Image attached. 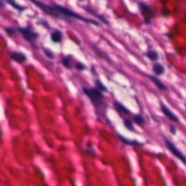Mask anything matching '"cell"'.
I'll return each mask as SVG.
<instances>
[{
	"label": "cell",
	"mask_w": 186,
	"mask_h": 186,
	"mask_svg": "<svg viewBox=\"0 0 186 186\" xmlns=\"http://www.w3.org/2000/svg\"><path fill=\"white\" fill-rule=\"evenodd\" d=\"M51 39H52V40L54 41V42H60L61 39H62V33H61L60 31H55L54 32L52 33Z\"/></svg>",
	"instance_id": "13"
},
{
	"label": "cell",
	"mask_w": 186,
	"mask_h": 186,
	"mask_svg": "<svg viewBox=\"0 0 186 186\" xmlns=\"http://www.w3.org/2000/svg\"><path fill=\"white\" fill-rule=\"evenodd\" d=\"M163 14L164 15H168L170 14V12L169 10H167L163 9Z\"/></svg>",
	"instance_id": "24"
},
{
	"label": "cell",
	"mask_w": 186,
	"mask_h": 186,
	"mask_svg": "<svg viewBox=\"0 0 186 186\" xmlns=\"http://www.w3.org/2000/svg\"><path fill=\"white\" fill-rule=\"evenodd\" d=\"M133 119L134 122L139 126L143 125V124L145 123V118L142 115H140V114H136V115H134L133 116Z\"/></svg>",
	"instance_id": "14"
},
{
	"label": "cell",
	"mask_w": 186,
	"mask_h": 186,
	"mask_svg": "<svg viewBox=\"0 0 186 186\" xmlns=\"http://www.w3.org/2000/svg\"><path fill=\"white\" fill-rule=\"evenodd\" d=\"M169 132L172 134H173V135L176 134V133H177V129H176L175 126H173V125L169 126Z\"/></svg>",
	"instance_id": "21"
},
{
	"label": "cell",
	"mask_w": 186,
	"mask_h": 186,
	"mask_svg": "<svg viewBox=\"0 0 186 186\" xmlns=\"http://www.w3.org/2000/svg\"><path fill=\"white\" fill-rule=\"evenodd\" d=\"M123 123H124V126H125V127L128 130H130V131H131V132L134 131V128L133 124H132L131 120L128 119V118H126V119L124 120Z\"/></svg>",
	"instance_id": "16"
},
{
	"label": "cell",
	"mask_w": 186,
	"mask_h": 186,
	"mask_svg": "<svg viewBox=\"0 0 186 186\" xmlns=\"http://www.w3.org/2000/svg\"><path fill=\"white\" fill-rule=\"evenodd\" d=\"M146 55H147V57L150 59V60H153V61H155L157 60L158 58H159V55H158V53L153 50L148 51Z\"/></svg>",
	"instance_id": "15"
},
{
	"label": "cell",
	"mask_w": 186,
	"mask_h": 186,
	"mask_svg": "<svg viewBox=\"0 0 186 186\" xmlns=\"http://www.w3.org/2000/svg\"><path fill=\"white\" fill-rule=\"evenodd\" d=\"M164 142H165L166 147H167V149L172 153V155L174 156H175V157L179 159L180 161H181V162H183V163L186 166L185 156L184 155V154L182 153V152L180 151V150L178 149L175 145H174L172 142H171L169 140L165 138V139H164Z\"/></svg>",
	"instance_id": "4"
},
{
	"label": "cell",
	"mask_w": 186,
	"mask_h": 186,
	"mask_svg": "<svg viewBox=\"0 0 186 186\" xmlns=\"http://www.w3.org/2000/svg\"><path fill=\"white\" fill-rule=\"evenodd\" d=\"M118 138H119L121 141L123 142V143L126 144V145H142V143H140V142L137 141V140H128L124 137H123V136L119 135V134H118Z\"/></svg>",
	"instance_id": "11"
},
{
	"label": "cell",
	"mask_w": 186,
	"mask_h": 186,
	"mask_svg": "<svg viewBox=\"0 0 186 186\" xmlns=\"http://www.w3.org/2000/svg\"><path fill=\"white\" fill-rule=\"evenodd\" d=\"M95 86L96 88L100 91H101V92H106L107 91V87L100 80L98 79L95 81Z\"/></svg>",
	"instance_id": "17"
},
{
	"label": "cell",
	"mask_w": 186,
	"mask_h": 186,
	"mask_svg": "<svg viewBox=\"0 0 186 186\" xmlns=\"http://www.w3.org/2000/svg\"><path fill=\"white\" fill-rule=\"evenodd\" d=\"M153 71L156 75H162L165 71V68L162 66L161 63H156L153 65Z\"/></svg>",
	"instance_id": "12"
},
{
	"label": "cell",
	"mask_w": 186,
	"mask_h": 186,
	"mask_svg": "<svg viewBox=\"0 0 186 186\" xmlns=\"http://www.w3.org/2000/svg\"><path fill=\"white\" fill-rule=\"evenodd\" d=\"M30 1L34 4V5H37V7H39L41 10L44 11L45 13H47V15L58 17V18L61 16V14L59 13V11L56 9L55 7H52V6L47 5V4L41 2L39 1V0H30Z\"/></svg>",
	"instance_id": "3"
},
{
	"label": "cell",
	"mask_w": 186,
	"mask_h": 186,
	"mask_svg": "<svg viewBox=\"0 0 186 186\" xmlns=\"http://www.w3.org/2000/svg\"><path fill=\"white\" fill-rule=\"evenodd\" d=\"M149 77H150V79L152 80V82L154 83V84H155L160 90H161V91H167V87L166 86V85L164 84V83L159 79H158L157 77L155 76H152V75L149 76Z\"/></svg>",
	"instance_id": "9"
},
{
	"label": "cell",
	"mask_w": 186,
	"mask_h": 186,
	"mask_svg": "<svg viewBox=\"0 0 186 186\" xmlns=\"http://www.w3.org/2000/svg\"><path fill=\"white\" fill-rule=\"evenodd\" d=\"M10 58L13 60L15 61V62L22 64V63H25L26 60V56L23 54V53L19 52H13L10 53Z\"/></svg>",
	"instance_id": "8"
},
{
	"label": "cell",
	"mask_w": 186,
	"mask_h": 186,
	"mask_svg": "<svg viewBox=\"0 0 186 186\" xmlns=\"http://www.w3.org/2000/svg\"><path fill=\"white\" fill-rule=\"evenodd\" d=\"M18 29L20 32L22 33L25 40H27L29 42H32L38 37V34L33 32L29 28H19Z\"/></svg>",
	"instance_id": "6"
},
{
	"label": "cell",
	"mask_w": 186,
	"mask_h": 186,
	"mask_svg": "<svg viewBox=\"0 0 186 186\" xmlns=\"http://www.w3.org/2000/svg\"><path fill=\"white\" fill-rule=\"evenodd\" d=\"M140 9L142 15L144 16L146 24H150L151 19L154 16V12L151 6L144 2L140 3Z\"/></svg>",
	"instance_id": "5"
},
{
	"label": "cell",
	"mask_w": 186,
	"mask_h": 186,
	"mask_svg": "<svg viewBox=\"0 0 186 186\" xmlns=\"http://www.w3.org/2000/svg\"><path fill=\"white\" fill-rule=\"evenodd\" d=\"M114 106L115 107L116 110H117L118 113H120V114H130V110H129L123 104L121 103L120 102L116 101H116L114 102Z\"/></svg>",
	"instance_id": "10"
},
{
	"label": "cell",
	"mask_w": 186,
	"mask_h": 186,
	"mask_svg": "<svg viewBox=\"0 0 186 186\" xmlns=\"http://www.w3.org/2000/svg\"><path fill=\"white\" fill-rule=\"evenodd\" d=\"M2 2H0V7H1V6H2Z\"/></svg>",
	"instance_id": "25"
},
{
	"label": "cell",
	"mask_w": 186,
	"mask_h": 186,
	"mask_svg": "<svg viewBox=\"0 0 186 186\" xmlns=\"http://www.w3.org/2000/svg\"><path fill=\"white\" fill-rule=\"evenodd\" d=\"M83 92L92 103V104L95 106L97 110L99 109H103L104 106V95L103 92L98 90L96 87L95 88H87L83 87Z\"/></svg>",
	"instance_id": "1"
},
{
	"label": "cell",
	"mask_w": 186,
	"mask_h": 186,
	"mask_svg": "<svg viewBox=\"0 0 186 186\" xmlns=\"http://www.w3.org/2000/svg\"><path fill=\"white\" fill-rule=\"evenodd\" d=\"M6 1H7V2H8L10 4V5H11L12 6H13V7H15V9L18 10L22 11V10H23L25 9L24 7H22V6L19 5L18 4H17L16 2H15V0H6Z\"/></svg>",
	"instance_id": "18"
},
{
	"label": "cell",
	"mask_w": 186,
	"mask_h": 186,
	"mask_svg": "<svg viewBox=\"0 0 186 186\" xmlns=\"http://www.w3.org/2000/svg\"><path fill=\"white\" fill-rule=\"evenodd\" d=\"M85 9H86L87 10V11H88L89 13H92V14H93V15H95V16L98 17L99 19H100V20H101V21H103V22L106 23V24H109V22H108V21H107V20H106V18H105V17H104L103 16V15H98V14H97V13H92V11L90 9H89V8H85Z\"/></svg>",
	"instance_id": "19"
},
{
	"label": "cell",
	"mask_w": 186,
	"mask_h": 186,
	"mask_svg": "<svg viewBox=\"0 0 186 186\" xmlns=\"http://www.w3.org/2000/svg\"><path fill=\"white\" fill-rule=\"evenodd\" d=\"M63 66L65 67H66V68H71V58L70 57H66V58H65L63 59L62 61Z\"/></svg>",
	"instance_id": "20"
},
{
	"label": "cell",
	"mask_w": 186,
	"mask_h": 186,
	"mask_svg": "<svg viewBox=\"0 0 186 186\" xmlns=\"http://www.w3.org/2000/svg\"><path fill=\"white\" fill-rule=\"evenodd\" d=\"M160 108H161V110L164 114V115L167 116L170 121H172L174 122H179V118H178L177 116H176L169 108H168L167 106H166V105L164 104L163 103H161Z\"/></svg>",
	"instance_id": "7"
},
{
	"label": "cell",
	"mask_w": 186,
	"mask_h": 186,
	"mask_svg": "<svg viewBox=\"0 0 186 186\" xmlns=\"http://www.w3.org/2000/svg\"><path fill=\"white\" fill-rule=\"evenodd\" d=\"M85 153H87V154H91V153H94V151H93V149L92 148H87L86 151H85Z\"/></svg>",
	"instance_id": "23"
},
{
	"label": "cell",
	"mask_w": 186,
	"mask_h": 186,
	"mask_svg": "<svg viewBox=\"0 0 186 186\" xmlns=\"http://www.w3.org/2000/svg\"><path fill=\"white\" fill-rule=\"evenodd\" d=\"M55 7H56V9L58 10L59 11V13H60L61 15H66V16L73 17V18L78 19V20H79V21H84V22H86L88 23H92V24L99 25V23L98 22H96V21H93V20L86 18L85 17H83V16H82V15L74 13V11L70 10L66 8V7H63V6H60V5H55Z\"/></svg>",
	"instance_id": "2"
},
{
	"label": "cell",
	"mask_w": 186,
	"mask_h": 186,
	"mask_svg": "<svg viewBox=\"0 0 186 186\" xmlns=\"http://www.w3.org/2000/svg\"><path fill=\"white\" fill-rule=\"evenodd\" d=\"M76 68L78 71H83L85 68V66L84 64H82V63H79L76 65Z\"/></svg>",
	"instance_id": "22"
}]
</instances>
